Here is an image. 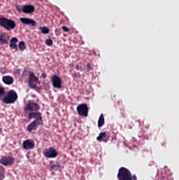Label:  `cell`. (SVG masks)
Masks as SVG:
<instances>
[{
  "label": "cell",
  "instance_id": "obj_5",
  "mask_svg": "<svg viewBox=\"0 0 179 180\" xmlns=\"http://www.w3.org/2000/svg\"><path fill=\"white\" fill-rule=\"evenodd\" d=\"M40 106L37 103L33 102H29L26 104L24 111L26 112H36L40 110Z\"/></svg>",
  "mask_w": 179,
  "mask_h": 180
},
{
  "label": "cell",
  "instance_id": "obj_16",
  "mask_svg": "<svg viewBox=\"0 0 179 180\" xmlns=\"http://www.w3.org/2000/svg\"><path fill=\"white\" fill-rule=\"evenodd\" d=\"M18 41L17 39L16 38H13L10 41V44H9V47L12 49L15 50H18L17 48V45L16 44V43Z\"/></svg>",
  "mask_w": 179,
  "mask_h": 180
},
{
  "label": "cell",
  "instance_id": "obj_3",
  "mask_svg": "<svg viewBox=\"0 0 179 180\" xmlns=\"http://www.w3.org/2000/svg\"><path fill=\"white\" fill-rule=\"evenodd\" d=\"M17 98L18 95L16 92L12 90L7 92V95L3 99V102L5 104H12L17 100Z\"/></svg>",
  "mask_w": 179,
  "mask_h": 180
},
{
  "label": "cell",
  "instance_id": "obj_22",
  "mask_svg": "<svg viewBox=\"0 0 179 180\" xmlns=\"http://www.w3.org/2000/svg\"><path fill=\"white\" fill-rule=\"evenodd\" d=\"M5 90L4 87L0 86V98L4 94Z\"/></svg>",
  "mask_w": 179,
  "mask_h": 180
},
{
  "label": "cell",
  "instance_id": "obj_13",
  "mask_svg": "<svg viewBox=\"0 0 179 180\" xmlns=\"http://www.w3.org/2000/svg\"><path fill=\"white\" fill-rule=\"evenodd\" d=\"M40 125H42V124L40 123V122L35 120L28 125V130L30 132H32L33 131H35L36 130H37L38 127Z\"/></svg>",
  "mask_w": 179,
  "mask_h": 180
},
{
  "label": "cell",
  "instance_id": "obj_14",
  "mask_svg": "<svg viewBox=\"0 0 179 180\" xmlns=\"http://www.w3.org/2000/svg\"><path fill=\"white\" fill-rule=\"evenodd\" d=\"M20 20L22 23L26 25H29V26H35L36 25V22L32 19H29V18H26V17H21L20 19Z\"/></svg>",
  "mask_w": 179,
  "mask_h": 180
},
{
  "label": "cell",
  "instance_id": "obj_17",
  "mask_svg": "<svg viewBox=\"0 0 179 180\" xmlns=\"http://www.w3.org/2000/svg\"><path fill=\"white\" fill-rule=\"evenodd\" d=\"M0 42L3 44H7L8 43V36L4 33L0 34Z\"/></svg>",
  "mask_w": 179,
  "mask_h": 180
},
{
  "label": "cell",
  "instance_id": "obj_24",
  "mask_svg": "<svg viewBox=\"0 0 179 180\" xmlns=\"http://www.w3.org/2000/svg\"><path fill=\"white\" fill-rule=\"evenodd\" d=\"M15 7H16V9L19 12H21L22 11V9H21V7H20L18 5H16L15 6Z\"/></svg>",
  "mask_w": 179,
  "mask_h": 180
},
{
  "label": "cell",
  "instance_id": "obj_7",
  "mask_svg": "<svg viewBox=\"0 0 179 180\" xmlns=\"http://www.w3.org/2000/svg\"><path fill=\"white\" fill-rule=\"evenodd\" d=\"M14 162V159L11 156H4L0 159V164L4 166H9L12 165Z\"/></svg>",
  "mask_w": 179,
  "mask_h": 180
},
{
  "label": "cell",
  "instance_id": "obj_12",
  "mask_svg": "<svg viewBox=\"0 0 179 180\" xmlns=\"http://www.w3.org/2000/svg\"><path fill=\"white\" fill-rule=\"evenodd\" d=\"M23 146L24 149L25 150H31L35 146V144L33 141L28 139L24 142Z\"/></svg>",
  "mask_w": 179,
  "mask_h": 180
},
{
  "label": "cell",
  "instance_id": "obj_15",
  "mask_svg": "<svg viewBox=\"0 0 179 180\" xmlns=\"http://www.w3.org/2000/svg\"><path fill=\"white\" fill-rule=\"evenodd\" d=\"M3 82L7 85H11L14 82V79L11 76L7 75L2 77Z\"/></svg>",
  "mask_w": 179,
  "mask_h": 180
},
{
  "label": "cell",
  "instance_id": "obj_21",
  "mask_svg": "<svg viewBox=\"0 0 179 180\" xmlns=\"http://www.w3.org/2000/svg\"><path fill=\"white\" fill-rule=\"evenodd\" d=\"M53 40H51V39H47L45 40V44L48 45V46H51L53 45Z\"/></svg>",
  "mask_w": 179,
  "mask_h": 180
},
{
  "label": "cell",
  "instance_id": "obj_6",
  "mask_svg": "<svg viewBox=\"0 0 179 180\" xmlns=\"http://www.w3.org/2000/svg\"><path fill=\"white\" fill-rule=\"evenodd\" d=\"M43 154L45 157L47 158H54L57 157L58 154L56 149L53 147H49V149H46L44 150Z\"/></svg>",
  "mask_w": 179,
  "mask_h": 180
},
{
  "label": "cell",
  "instance_id": "obj_25",
  "mask_svg": "<svg viewBox=\"0 0 179 180\" xmlns=\"http://www.w3.org/2000/svg\"><path fill=\"white\" fill-rule=\"evenodd\" d=\"M2 129L0 128V134L2 133Z\"/></svg>",
  "mask_w": 179,
  "mask_h": 180
},
{
  "label": "cell",
  "instance_id": "obj_23",
  "mask_svg": "<svg viewBox=\"0 0 179 180\" xmlns=\"http://www.w3.org/2000/svg\"><path fill=\"white\" fill-rule=\"evenodd\" d=\"M62 28H63V30L65 32H66L69 31V28H68L66 26H63Z\"/></svg>",
  "mask_w": 179,
  "mask_h": 180
},
{
  "label": "cell",
  "instance_id": "obj_20",
  "mask_svg": "<svg viewBox=\"0 0 179 180\" xmlns=\"http://www.w3.org/2000/svg\"><path fill=\"white\" fill-rule=\"evenodd\" d=\"M104 123V115L101 114L100 115V117L98 120V126L99 127H101Z\"/></svg>",
  "mask_w": 179,
  "mask_h": 180
},
{
  "label": "cell",
  "instance_id": "obj_19",
  "mask_svg": "<svg viewBox=\"0 0 179 180\" xmlns=\"http://www.w3.org/2000/svg\"><path fill=\"white\" fill-rule=\"evenodd\" d=\"M19 49L21 51H24L26 49V46L25 43L24 41H21L20 42L19 44Z\"/></svg>",
  "mask_w": 179,
  "mask_h": 180
},
{
  "label": "cell",
  "instance_id": "obj_10",
  "mask_svg": "<svg viewBox=\"0 0 179 180\" xmlns=\"http://www.w3.org/2000/svg\"><path fill=\"white\" fill-rule=\"evenodd\" d=\"M22 11L26 13V14H30L32 13L35 10V7L34 5L32 4H26L21 7Z\"/></svg>",
  "mask_w": 179,
  "mask_h": 180
},
{
  "label": "cell",
  "instance_id": "obj_9",
  "mask_svg": "<svg viewBox=\"0 0 179 180\" xmlns=\"http://www.w3.org/2000/svg\"><path fill=\"white\" fill-rule=\"evenodd\" d=\"M51 83L53 87L57 89H59L62 87L61 78L57 75H53L51 77Z\"/></svg>",
  "mask_w": 179,
  "mask_h": 180
},
{
  "label": "cell",
  "instance_id": "obj_11",
  "mask_svg": "<svg viewBox=\"0 0 179 180\" xmlns=\"http://www.w3.org/2000/svg\"><path fill=\"white\" fill-rule=\"evenodd\" d=\"M28 117L30 119H34L36 121L40 122V123L43 125V119H42V116L41 113L39 112H32L30 113L28 115Z\"/></svg>",
  "mask_w": 179,
  "mask_h": 180
},
{
  "label": "cell",
  "instance_id": "obj_1",
  "mask_svg": "<svg viewBox=\"0 0 179 180\" xmlns=\"http://www.w3.org/2000/svg\"><path fill=\"white\" fill-rule=\"evenodd\" d=\"M28 84L31 89L39 90L41 89L40 80L32 72L29 73L28 79Z\"/></svg>",
  "mask_w": 179,
  "mask_h": 180
},
{
  "label": "cell",
  "instance_id": "obj_8",
  "mask_svg": "<svg viewBox=\"0 0 179 180\" xmlns=\"http://www.w3.org/2000/svg\"><path fill=\"white\" fill-rule=\"evenodd\" d=\"M77 112L80 115L83 117H87L88 113V108L85 104H81L78 106Z\"/></svg>",
  "mask_w": 179,
  "mask_h": 180
},
{
  "label": "cell",
  "instance_id": "obj_4",
  "mask_svg": "<svg viewBox=\"0 0 179 180\" xmlns=\"http://www.w3.org/2000/svg\"><path fill=\"white\" fill-rule=\"evenodd\" d=\"M118 178L119 180H133L130 171L125 168H121L119 169Z\"/></svg>",
  "mask_w": 179,
  "mask_h": 180
},
{
  "label": "cell",
  "instance_id": "obj_18",
  "mask_svg": "<svg viewBox=\"0 0 179 180\" xmlns=\"http://www.w3.org/2000/svg\"><path fill=\"white\" fill-rule=\"evenodd\" d=\"M40 30L41 31L43 34H46L48 33H49V28H47V26H41L40 27Z\"/></svg>",
  "mask_w": 179,
  "mask_h": 180
},
{
  "label": "cell",
  "instance_id": "obj_2",
  "mask_svg": "<svg viewBox=\"0 0 179 180\" xmlns=\"http://www.w3.org/2000/svg\"><path fill=\"white\" fill-rule=\"evenodd\" d=\"M0 26L7 30H12L16 26V23L13 20L5 17H0Z\"/></svg>",
  "mask_w": 179,
  "mask_h": 180
}]
</instances>
